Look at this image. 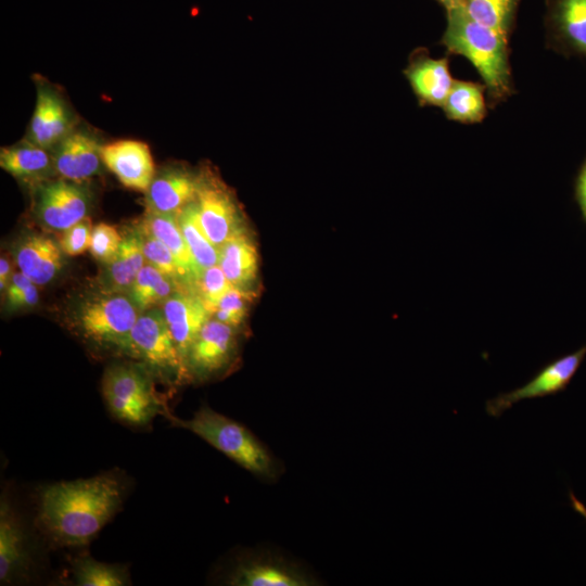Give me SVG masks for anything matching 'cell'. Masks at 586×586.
Returning a JSON list of instances; mask_svg holds the SVG:
<instances>
[{"label":"cell","instance_id":"1","mask_svg":"<svg viewBox=\"0 0 586 586\" xmlns=\"http://www.w3.org/2000/svg\"><path fill=\"white\" fill-rule=\"evenodd\" d=\"M124 491L111 473L50 484L39 495L37 522L61 546L88 545L119 510Z\"/></svg>","mask_w":586,"mask_h":586},{"label":"cell","instance_id":"2","mask_svg":"<svg viewBox=\"0 0 586 586\" xmlns=\"http://www.w3.org/2000/svg\"><path fill=\"white\" fill-rule=\"evenodd\" d=\"M443 43L451 53L464 56L481 75L492 100L512 91L507 35L488 28L469 16L463 7L447 9Z\"/></svg>","mask_w":586,"mask_h":586},{"label":"cell","instance_id":"3","mask_svg":"<svg viewBox=\"0 0 586 586\" xmlns=\"http://www.w3.org/2000/svg\"><path fill=\"white\" fill-rule=\"evenodd\" d=\"M171 423L186 429L225 454L259 479L275 480L281 467L268 448L243 424L202 406L191 419L167 415Z\"/></svg>","mask_w":586,"mask_h":586},{"label":"cell","instance_id":"4","mask_svg":"<svg viewBox=\"0 0 586 586\" xmlns=\"http://www.w3.org/2000/svg\"><path fill=\"white\" fill-rule=\"evenodd\" d=\"M145 366L113 364L102 378V395L109 411L118 421L145 426L157 416H167V406L157 395Z\"/></svg>","mask_w":586,"mask_h":586},{"label":"cell","instance_id":"5","mask_svg":"<svg viewBox=\"0 0 586 586\" xmlns=\"http://www.w3.org/2000/svg\"><path fill=\"white\" fill-rule=\"evenodd\" d=\"M140 313L127 293L105 290L78 305L74 323L91 344L127 355L131 330Z\"/></svg>","mask_w":586,"mask_h":586},{"label":"cell","instance_id":"6","mask_svg":"<svg viewBox=\"0 0 586 586\" xmlns=\"http://www.w3.org/2000/svg\"><path fill=\"white\" fill-rule=\"evenodd\" d=\"M127 355L164 378L177 382L190 378L162 309L152 307L140 313L131 330Z\"/></svg>","mask_w":586,"mask_h":586},{"label":"cell","instance_id":"7","mask_svg":"<svg viewBox=\"0 0 586 586\" xmlns=\"http://www.w3.org/2000/svg\"><path fill=\"white\" fill-rule=\"evenodd\" d=\"M90 194L81 182L66 179L41 181L34 193L33 212L38 222L64 231L87 217Z\"/></svg>","mask_w":586,"mask_h":586},{"label":"cell","instance_id":"8","mask_svg":"<svg viewBox=\"0 0 586 586\" xmlns=\"http://www.w3.org/2000/svg\"><path fill=\"white\" fill-rule=\"evenodd\" d=\"M585 357L586 344L574 353L551 361L524 385L488 399L485 403L486 412L491 417L498 418L519 402L556 395L564 391Z\"/></svg>","mask_w":586,"mask_h":586},{"label":"cell","instance_id":"9","mask_svg":"<svg viewBox=\"0 0 586 586\" xmlns=\"http://www.w3.org/2000/svg\"><path fill=\"white\" fill-rule=\"evenodd\" d=\"M234 329L217 319L206 321L187 356L190 378H208L232 362L237 351Z\"/></svg>","mask_w":586,"mask_h":586},{"label":"cell","instance_id":"10","mask_svg":"<svg viewBox=\"0 0 586 586\" xmlns=\"http://www.w3.org/2000/svg\"><path fill=\"white\" fill-rule=\"evenodd\" d=\"M195 203L201 226L218 250L245 229L237 204L219 183L201 180Z\"/></svg>","mask_w":586,"mask_h":586},{"label":"cell","instance_id":"11","mask_svg":"<svg viewBox=\"0 0 586 586\" xmlns=\"http://www.w3.org/2000/svg\"><path fill=\"white\" fill-rule=\"evenodd\" d=\"M101 157L126 188L145 192L155 176L150 148L142 141L124 139L102 144Z\"/></svg>","mask_w":586,"mask_h":586},{"label":"cell","instance_id":"12","mask_svg":"<svg viewBox=\"0 0 586 586\" xmlns=\"http://www.w3.org/2000/svg\"><path fill=\"white\" fill-rule=\"evenodd\" d=\"M74 130V118L62 97L48 85L38 84L36 105L26 139L52 150Z\"/></svg>","mask_w":586,"mask_h":586},{"label":"cell","instance_id":"13","mask_svg":"<svg viewBox=\"0 0 586 586\" xmlns=\"http://www.w3.org/2000/svg\"><path fill=\"white\" fill-rule=\"evenodd\" d=\"M162 310L177 349L187 365L191 345L212 315L196 291L188 286L169 296L163 303Z\"/></svg>","mask_w":586,"mask_h":586},{"label":"cell","instance_id":"14","mask_svg":"<svg viewBox=\"0 0 586 586\" xmlns=\"http://www.w3.org/2000/svg\"><path fill=\"white\" fill-rule=\"evenodd\" d=\"M101 146L97 138L85 130H73L52 150L53 167L66 180L82 182L101 169Z\"/></svg>","mask_w":586,"mask_h":586},{"label":"cell","instance_id":"15","mask_svg":"<svg viewBox=\"0 0 586 586\" xmlns=\"http://www.w3.org/2000/svg\"><path fill=\"white\" fill-rule=\"evenodd\" d=\"M313 582L297 566L266 553L243 558L228 578V584L235 586H308Z\"/></svg>","mask_w":586,"mask_h":586},{"label":"cell","instance_id":"16","mask_svg":"<svg viewBox=\"0 0 586 586\" xmlns=\"http://www.w3.org/2000/svg\"><path fill=\"white\" fill-rule=\"evenodd\" d=\"M13 252L20 271L37 285L50 283L63 267L60 243L44 233H24L15 242Z\"/></svg>","mask_w":586,"mask_h":586},{"label":"cell","instance_id":"17","mask_svg":"<svg viewBox=\"0 0 586 586\" xmlns=\"http://www.w3.org/2000/svg\"><path fill=\"white\" fill-rule=\"evenodd\" d=\"M201 179L187 170L168 168L155 175L145 191L146 211L178 214L195 201Z\"/></svg>","mask_w":586,"mask_h":586},{"label":"cell","instance_id":"18","mask_svg":"<svg viewBox=\"0 0 586 586\" xmlns=\"http://www.w3.org/2000/svg\"><path fill=\"white\" fill-rule=\"evenodd\" d=\"M140 225L161 240L180 266L186 284L195 291L203 270L195 262L181 231L177 214L145 211Z\"/></svg>","mask_w":586,"mask_h":586},{"label":"cell","instance_id":"19","mask_svg":"<svg viewBox=\"0 0 586 586\" xmlns=\"http://www.w3.org/2000/svg\"><path fill=\"white\" fill-rule=\"evenodd\" d=\"M26 539L7 497L0 505V581L11 582L27 566Z\"/></svg>","mask_w":586,"mask_h":586},{"label":"cell","instance_id":"20","mask_svg":"<svg viewBox=\"0 0 586 586\" xmlns=\"http://www.w3.org/2000/svg\"><path fill=\"white\" fill-rule=\"evenodd\" d=\"M406 76L418 99L435 106H443L455 81L447 59H418L408 67Z\"/></svg>","mask_w":586,"mask_h":586},{"label":"cell","instance_id":"21","mask_svg":"<svg viewBox=\"0 0 586 586\" xmlns=\"http://www.w3.org/2000/svg\"><path fill=\"white\" fill-rule=\"evenodd\" d=\"M218 265L234 288L249 290L256 280L258 252L245 229L219 250Z\"/></svg>","mask_w":586,"mask_h":586},{"label":"cell","instance_id":"22","mask_svg":"<svg viewBox=\"0 0 586 586\" xmlns=\"http://www.w3.org/2000/svg\"><path fill=\"white\" fill-rule=\"evenodd\" d=\"M145 263L138 226L127 229L123 234L118 253L105 265V290L127 293Z\"/></svg>","mask_w":586,"mask_h":586},{"label":"cell","instance_id":"23","mask_svg":"<svg viewBox=\"0 0 586 586\" xmlns=\"http://www.w3.org/2000/svg\"><path fill=\"white\" fill-rule=\"evenodd\" d=\"M29 140L0 150V166L15 178L37 180L46 177L53 167L52 155Z\"/></svg>","mask_w":586,"mask_h":586},{"label":"cell","instance_id":"24","mask_svg":"<svg viewBox=\"0 0 586 586\" xmlns=\"http://www.w3.org/2000/svg\"><path fill=\"white\" fill-rule=\"evenodd\" d=\"M186 285L145 263L127 294L140 311L164 303L176 291Z\"/></svg>","mask_w":586,"mask_h":586},{"label":"cell","instance_id":"25","mask_svg":"<svg viewBox=\"0 0 586 586\" xmlns=\"http://www.w3.org/2000/svg\"><path fill=\"white\" fill-rule=\"evenodd\" d=\"M484 89V85L455 80L442 106L446 116L464 124L481 122L486 115Z\"/></svg>","mask_w":586,"mask_h":586},{"label":"cell","instance_id":"26","mask_svg":"<svg viewBox=\"0 0 586 586\" xmlns=\"http://www.w3.org/2000/svg\"><path fill=\"white\" fill-rule=\"evenodd\" d=\"M177 216L186 242L199 267L204 271L218 265L219 250L211 242L201 226L195 201L184 206Z\"/></svg>","mask_w":586,"mask_h":586},{"label":"cell","instance_id":"27","mask_svg":"<svg viewBox=\"0 0 586 586\" xmlns=\"http://www.w3.org/2000/svg\"><path fill=\"white\" fill-rule=\"evenodd\" d=\"M555 22L564 42L586 55V0H559Z\"/></svg>","mask_w":586,"mask_h":586},{"label":"cell","instance_id":"28","mask_svg":"<svg viewBox=\"0 0 586 586\" xmlns=\"http://www.w3.org/2000/svg\"><path fill=\"white\" fill-rule=\"evenodd\" d=\"M76 585L79 586H123L129 584L124 565L110 564L90 557H80L72 563Z\"/></svg>","mask_w":586,"mask_h":586},{"label":"cell","instance_id":"29","mask_svg":"<svg viewBox=\"0 0 586 586\" xmlns=\"http://www.w3.org/2000/svg\"><path fill=\"white\" fill-rule=\"evenodd\" d=\"M517 0H463L462 7L477 23L507 35Z\"/></svg>","mask_w":586,"mask_h":586},{"label":"cell","instance_id":"30","mask_svg":"<svg viewBox=\"0 0 586 586\" xmlns=\"http://www.w3.org/2000/svg\"><path fill=\"white\" fill-rule=\"evenodd\" d=\"M138 229L141 235L145 262L179 283L188 286L183 272L169 249L140 224L138 225Z\"/></svg>","mask_w":586,"mask_h":586},{"label":"cell","instance_id":"31","mask_svg":"<svg viewBox=\"0 0 586 586\" xmlns=\"http://www.w3.org/2000/svg\"><path fill=\"white\" fill-rule=\"evenodd\" d=\"M231 288L220 266L214 265L202 272L195 291L213 316L220 300Z\"/></svg>","mask_w":586,"mask_h":586},{"label":"cell","instance_id":"32","mask_svg":"<svg viewBox=\"0 0 586 586\" xmlns=\"http://www.w3.org/2000/svg\"><path fill=\"white\" fill-rule=\"evenodd\" d=\"M250 302L249 290L232 286L220 300L215 313V319L238 328L244 320Z\"/></svg>","mask_w":586,"mask_h":586},{"label":"cell","instance_id":"33","mask_svg":"<svg viewBox=\"0 0 586 586\" xmlns=\"http://www.w3.org/2000/svg\"><path fill=\"white\" fill-rule=\"evenodd\" d=\"M122 240L123 234L114 226L100 222L93 227L89 251L97 260L106 265L118 253Z\"/></svg>","mask_w":586,"mask_h":586},{"label":"cell","instance_id":"34","mask_svg":"<svg viewBox=\"0 0 586 586\" xmlns=\"http://www.w3.org/2000/svg\"><path fill=\"white\" fill-rule=\"evenodd\" d=\"M37 284L22 271L12 273L5 290V301L10 309L29 308L38 304Z\"/></svg>","mask_w":586,"mask_h":586},{"label":"cell","instance_id":"35","mask_svg":"<svg viewBox=\"0 0 586 586\" xmlns=\"http://www.w3.org/2000/svg\"><path fill=\"white\" fill-rule=\"evenodd\" d=\"M92 224L87 216L68 229L62 231L59 243L64 254L79 255L90 249Z\"/></svg>","mask_w":586,"mask_h":586},{"label":"cell","instance_id":"36","mask_svg":"<svg viewBox=\"0 0 586 586\" xmlns=\"http://www.w3.org/2000/svg\"><path fill=\"white\" fill-rule=\"evenodd\" d=\"M576 199L586 221V162L583 165L576 181Z\"/></svg>","mask_w":586,"mask_h":586},{"label":"cell","instance_id":"37","mask_svg":"<svg viewBox=\"0 0 586 586\" xmlns=\"http://www.w3.org/2000/svg\"><path fill=\"white\" fill-rule=\"evenodd\" d=\"M10 263L5 257H1L0 259V290L1 292L5 291L9 282L11 280L10 275Z\"/></svg>","mask_w":586,"mask_h":586},{"label":"cell","instance_id":"38","mask_svg":"<svg viewBox=\"0 0 586 586\" xmlns=\"http://www.w3.org/2000/svg\"><path fill=\"white\" fill-rule=\"evenodd\" d=\"M569 498L571 500L572 507L574 510L579 513L586 520V506L576 498L572 491L569 493Z\"/></svg>","mask_w":586,"mask_h":586},{"label":"cell","instance_id":"39","mask_svg":"<svg viewBox=\"0 0 586 586\" xmlns=\"http://www.w3.org/2000/svg\"><path fill=\"white\" fill-rule=\"evenodd\" d=\"M442 2L447 9L456 5L462 4L463 0H438Z\"/></svg>","mask_w":586,"mask_h":586}]
</instances>
